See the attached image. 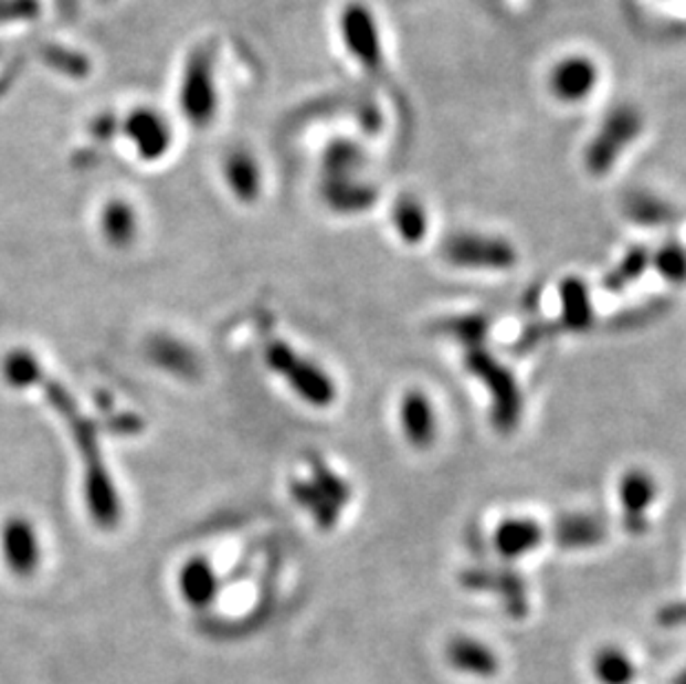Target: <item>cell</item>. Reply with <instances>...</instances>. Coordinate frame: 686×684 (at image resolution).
Instances as JSON below:
<instances>
[{"mask_svg":"<svg viewBox=\"0 0 686 684\" xmlns=\"http://www.w3.org/2000/svg\"><path fill=\"white\" fill-rule=\"evenodd\" d=\"M593 675L600 684H631L637 675L631 657L618 646H604L593 655Z\"/></svg>","mask_w":686,"mask_h":684,"instance_id":"15","label":"cell"},{"mask_svg":"<svg viewBox=\"0 0 686 684\" xmlns=\"http://www.w3.org/2000/svg\"><path fill=\"white\" fill-rule=\"evenodd\" d=\"M673 684H686V669H684V671H682V673L677 675V680H675Z\"/></svg>","mask_w":686,"mask_h":684,"instance_id":"23","label":"cell"},{"mask_svg":"<svg viewBox=\"0 0 686 684\" xmlns=\"http://www.w3.org/2000/svg\"><path fill=\"white\" fill-rule=\"evenodd\" d=\"M604 532L602 525L595 518L589 516H571L564 518L558 529H556V538L562 547H571V549H580V547H591L598 545L602 540Z\"/></svg>","mask_w":686,"mask_h":684,"instance_id":"18","label":"cell"},{"mask_svg":"<svg viewBox=\"0 0 686 684\" xmlns=\"http://www.w3.org/2000/svg\"><path fill=\"white\" fill-rule=\"evenodd\" d=\"M446 660L453 669L478 677H492L500 669L496 651L474 638H453L446 646Z\"/></svg>","mask_w":686,"mask_h":684,"instance_id":"11","label":"cell"},{"mask_svg":"<svg viewBox=\"0 0 686 684\" xmlns=\"http://www.w3.org/2000/svg\"><path fill=\"white\" fill-rule=\"evenodd\" d=\"M213 576L211 569H207L202 562H189L182 571V596L187 602L200 607L207 604L213 598Z\"/></svg>","mask_w":686,"mask_h":684,"instance_id":"19","label":"cell"},{"mask_svg":"<svg viewBox=\"0 0 686 684\" xmlns=\"http://www.w3.org/2000/svg\"><path fill=\"white\" fill-rule=\"evenodd\" d=\"M393 227L402 243L418 245L429 232V213L413 196H400L393 204Z\"/></svg>","mask_w":686,"mask_h":684,"instance_id":"14","label":"cell"},{"mask_svg":"<svg viewBox=\"0 0 686 684\" xmlns=\"http://www.w3.org/2000/svg\"><path fill=\"white\" fill-rule=\"evenodd\" d=\"M653 267L673 285L686 283V250L677 243H666L653 254Z\"/></svg>","mask_w":686,"mask_h":684,"instance_id":"21","label":"cell"},{"mask_svg":"<svg viewBox=\"0 0 686 684\" xmlns=\"http://www.w3.org/2000/svg\"><path fill=\"white\" fill-rule=\"evenodd\" d=\"M545 540L542 527L531 518H507L494 534L496 551L507 560H518L534 554Z\"/></svg>","mask_w":686,"mask_h":684,"instance_id":"10","label":"cell"},{"mask_svg":"<svg viewBox=\"0 0 686 684\" xmlns=\"http://www.w3.org/2000/svg\"><path fill=\"white\" fill-rule=\"evenodd\" d=\"M270 367L312 407H329L336 400V385L316 362L296 354L287 343H274L267 351Z\"/></svg>","mask_w":686,"mask_h":684,"instance_id":"3","label":"cell"},{"mask_svg":"<svg viewBox=\"0 0 686 684\" xmlns=\"http://www.w3.org/2000/svg\"><path fill=\"white\" fill-rule=\"evenodd\" d=\"M624 213L633 222L644 224V227H662V224L673 222V218H675V211L668 202H664L662 198H657L653 193H644V191L631 193L626 198Z\"/></svg>","mask_w":686,"mask_h":684,"instance_id":"16","label":"cell"},{"mask_svg":"<svg viewBox=\"0 0 686 684\" xmlns=\"http://www.w3.org/2000/svg\"><path fill=\"white\" fill-rule=\"evenodd\" d=\"M323 196L327 204L338 213H360V211L371 209L378 200L376 187L360 182L358 178L325 180Z\"/></svg>","mask_w":686,"mask_h":684,"instance_id":"12","label":"cell"},{"mask_svg":"<svg viewBox=\"0 0 686 684\" xmlns=\"http://www.w3.org/2000/svg\"><path fill=\"white\" fill-rule=\"evenodd\" d=\"M340 34L349 54L367 70H380L384 61L380 28L373 12L362 3H349L340 17Z\"/></svg>","mask_w":686,"mask_h":684,"instance_id":"5","label":"cell"},{"mask_svg":"<svg viewBox=\"0 0 686 684\" xmlns=\"http://www.w3.org/2000/svg\"><path fill=\"white\" fill-rule=\"evenodd\" d=\"M446 334H451L453 338H457L461 343H467L469 349L474 347H483V340L487 336L489 323L485 316L481 314H469V316H455L448 318L442 327Z\"/></svg>","mask_w":686,"mask_h":684,"instance_id":"22","label":"cell"},{"mask_svg":"<svg viewBox=\"0 0 686 684\" xmlns=\"http://www.w3.org/2000/svg\"><path fill=\"white\" fill-rule=\"evenodd\" d=\"M560 303H562V323L567 329L582 332L593 323V305L589 287L580 278L571 276L562 281Z\"/></svg>","mask_w":686,"mask_h":684,"instance_id":"13","label":"cell"},{"mask_svg":"<svg viewBox=\"0 0 686 684\" xmlns=\"http://www.w3.org/2000/svg\"><path fill=\"white\" fill-rule=\"evenodd\" d=\"M444 261L461 270H485V272H505L518 263L516 248L500 239L487 234L463 232L453 234L442 248Z\"/></svg>","mask_w":686,"mask_h":684,"instance_id":"4","label":"cell"},{"mask_svg":"<svg viewBox=\"0 0 686 684\" xmlns=\"http://www.w3.org/2000/svg\"><path fill=\"white\" fill-rule=\"evenodd\" d=\"M657 498V483L644 470H631L620 478V503L624 509V527L631 534L646 529V512Z\"/></svg>","mask_w":686,"mask_h":684,"instance_id":"9","label":"cell"},{"mask_svg":"<svg viewBox=\"0 0 686 684\" xmlns=\"http://www.w3.org/2000/svg\"><path fill=\"white\" fill-rule=\"evenodd\" d=\"M648 263H651V259H648L646 250H642V248L629 250L626 256L620 261V265L606 276V281H604L606 290H611V292L624 290L629 283L637 281L644 274Z\"/></svg>","mask_w":686,"mask_h":684,"instance_id":"20","label":"cell"},{"mask_svg":"<svg viewBox=\"0 0 686 684\" xmlns=\"http://www.w3.org/2000/svg\"><path fill=\"white\" fill-rule=\"evenodd\" d=\"M0 549L12 571L25 576L41 562V543L34 525L25 518H12L0 534Z\"/></svg>","mask_w":686,"mask_h":684,"instance_id":"8","label":"cell"},{"mask_svg":"<svg viewBox=\"0 0 686 684\" xmlns=\"http://www.w3.org/2000/svg\"><path fill=\"white\" fill-rule=\"evenodd\" d=\"M398 420L404 440L413 449H429L437 438V418L429 396L420 389L402 393L398 404Z\"/></svg>","mask_w":686,"mask_h":684,"instance_id":"6","label":"cell"},{"mask_svg":"<svg viewBox=\"0 0 686 684\" xmlns=\"http://www.w3.org/2000/svg\"><path fill=\"white\" fill-rule=\"evenodd\" d=\"M600 72L595 67V63L587 56H569L562 59L549 76V87L553 92V96L562 103H582L587 101L595 85Z\"/></svg>","mask_w":686,"mask_h":684,"instance_id":"7","label":"cell"},{"mask_svg":"<svg viewBox=\"0 0 686 684\" xmlns=\"http://www.w3.org/2000/svg\"><path fill=\"white\" fill-rule=\"evenodd\" d=\"M465 367L476 378H481L492 393L496 427L503 431L514 429L523 415V393L514 373L483 347H474L467 351Z\"/></svg>","mask_w":686,"mask_h":684,"instance_id":"1","label":"cell"},{"mask_svg":"<svg viewBox=\"0 0 686 684\" xmlns=\"http://www.w3.org/2000/svg\"><path fill=\"white\" fill-rule=\"evenodd\" d=\"M642 114L631 105H620L602 120L598 134L587 147L584 162L593 176H606L631 143L642 134Z\"/></svg>","mask_w":686,"mask_h":684,"instance_id":"2","label":"cell"},{"mask_svg":"<svg viewBox=\"0 0 686 684\" xmlns=\"http://www.w3.org/2000/svg\"><path fill=\"white\" fill-rule=\"evenodd\" d=\"M365 154L356 143L336 140L325 154V180L331 178H356L362 169Z\"/></svg>","mask_w":686,"mask_h":684,"instance_id":"17","label":"cell"}]
</instances>
